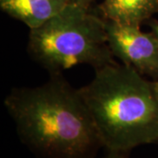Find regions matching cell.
<instances>
[{"label": "cell", "instance_id": "cell-5", "mask_svg": "<svg viewBox=\"0 0 158 158\" xmlns=\"http://www.w3.org/2000/svg\"><path fill=\"white\" fill-rule=\"evenodd\" d=\"M69 4V0H0V8L32 30L56 16Z\"/></svg>", "mask_w": 158, "mask_h": 158}, {"label": "cell", "instance_id": "cell-10", "mask_svg": "<svg viewBox=\"0 0 158 158\" xmlns=\"http://www.w3.org/2000/svg\"><path fill=\"white\" fill-rule=\"evenodd\" d=\"M153 87H154V90H155V94H156L158 100V78L153 81Z\"/></svg>", "mask_w": 158, "mask_h": 158}, {"label": "cell", "instance_id": "cell-3", "mask_svg": "<svg viewBox=\"0 0 158 158\" xmlns=\"http://www.w3.org/2000/svg\"><path fill=\"white\" fill-rule=\"evenodd\" d=\"M27 52L49 75L77 65L98 69L114 63L106 19L90 8L69 4L56 16L30 30Z\"/></svg>", "mask_w": 158, "mask_h": 158}, {"label": "cell", "instance_id": "cell-8", "mask_svg": "<svg viewBox=\"0 0 158 158\" xmlns=\"http://www.w3.org/2000/svg\"><path fill=\"white\" fill-rule=\"evenodd\" d=\"M128 153L115 152V151H107V153L102 158H129L127 156Z\"/></svg>", "mask_w": 158, "mask_h": 158}, {"label": "cell", "instance_id": "cell-9", "mask_svg": "<svg viewBox=\"0 0 158 158\" xmlns=\"http://www.w3.org/2000/svg\"><path fill=\"white\" fill-rule=\"evenodd\" d=\"M148 25H149V27H150L151 32L156 37V39L158 40V21H156V20H152L151 22H149Z\"/></svg>", "mask_w": 158, "mask_h": 158}, {"label": "cell", "instance_id": "cell-7", "mask_svg": "<svg viewBox=\"0 0 158 158\" xmlns=\"http://www.w3.org/2000/svg\"><path fill=\"white\" fill-rule=\"evenodd\" d=\"M69 4L77 5V6H83L85 8H90L92 3H94L96 0H69Z\"/></svg>", "mask_w": 158, "mask_h": 158}, {"label": "cell", "instance_id": "cell-4", "mask_svg": "<svg viewBox=\"0 0 158 158\" xmlns=\"http://www.w3.org/2000/svg\"><path fill=\"white\" fill-rule=\"evenodd\" d=\"M108 45L113 56L143 76L158 78V40L141 26H130L106 19Z\"/></svg>", "mask_w": 158, "mask_h": 158}, {"label": "cell", "instance_id": "cell-6", "mask_svg": "<svg viewBox=\"0 0 158 158\" xmlns=\"http://www.w3.org/2000/svg\"><path fill=\"white\" fill-rule=\"evenodd\" d=\"M101 16L113 22L141 26L158 11V0H103Z\"/></svg>", "mask_w": 158, "mask_h": 158}, {"label": "cell", "instance_id": "cell-1", "mask_svg": "<svg viewBox=\"0 0 158 158\" xmlns=\"http://www.w3.org/2000/svg\"><path fill=\"white\" fill-rule=\"evenodd\" d=\"M20 141L36 158H98L104 148L78 89L62 73L35 87H16L5 98Z\"/></svg>", "mask_w": 158, "mask_h": 158}, {"label": "cell", "instance_id": "cell-2", "mask_svg": "<svg viewBox=\"0 0 158 158\" xmlns=\"http://www.w3.org/2000/svg\"><path fill=\"white\" fill-rule=\"evenodd\" d=\"M107 151L129 153L158 142V100L153 82L135 69L116 62L95 69L79 88Z\"/></svg>", "mask_w": 158, "mask_h": 158}]
</instances>
